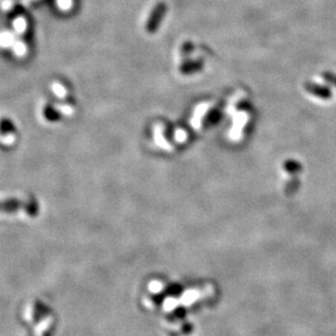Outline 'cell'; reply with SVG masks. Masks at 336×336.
<instances>
[{
  "label": "cell",
  "instance_id": "obj_1",
  "mask_svg": "<svg viewBox=\"0 0 336 336\" xmlns=\"http://www.w3.org/2000/svg\"><path fill=\"white\" fill-rule=\"evenodd\" d=\"M38 211L37 205L33 202L25 203L19 200H5L0 202V212L17 213L22 217H35Z\"/></svg>",
  "mask_w": 336,
  "mask_h": 336
},
{
  "label": "cell",
  "instance_id": "obj_2",
  "mask_svg": "<svg viewBox=\"0 0 336 336\" xmlns=\"http://www.w3.org/2000/svg\"><path fill=\"white\" fill-rule=\"evenodd\" d=\"M303 87H305V89L310 95L316 97V98H320L323 100L332 98V90L327 86L320 85V84L312 82H306L303 84Z\"/></svg>",
  "mask_w": 336,
  "mask_h": 336
},
{
  "label": "cell",
  "instance_id": "obj_3",
  "mask_svg": "<svg viewBox=\"0 0 336 336\" xmlns=\"http://www.w3.org/2000/svg\"><path fill=\"white\" fill-rule=\"evenodd\" d=\"M165 12V6L164 5H159L158 7L154 10V12L152 14V17L149 20V24H148V30L152 31L154 28H157V25L159 23V21L162 19L163 14Z\"/></svg>",
  "mask_w": 336,
  "mask_h": 336
},
{
  "label": "cell",
  "instance_id": "obj_4",
  "mask_svg": "<svg viewBox=\"0 0 336 336\" xmlns=\"http://www.w3.org/2000/svg\"><path fill=\"white\" fill-rule=\"evenodd\" d=\"M203 67H204L203 61H199V60L198 61H190V62L185 63L183 68L181 67V68H182V69H181V71H182V72L185 73V74H190V73H195V72H197V71H200L203 69Z\"/></svg>",
  "mask_w": 336,
  "mask_h": 336
},
{
  "label": "cell",
  "instance_id": "obj_5",
  "mask_svg": "<svg viewBox=\"0 0 336 336\" xmlns=\"http://www.w3.org/2000/svg\"><path fill=\"white\" fill-rule=\"evenodd\" d=\"M207 121L211 122V123H216V122H218L220 119H221V110H219V109H213L211 110V111L208 113V115H207Z\"/></svg>",
  "mask_w": 336,
  "mask_h": 336
},
{
  "label": "cell",
  "instance_id": "obj_6",
  "mask_svg": "<svg viewBox=\"0 0 336 336\" xmlns=\"http://www.w3.org/2000/svg\"><path fill=\"white\" fill-rule=\"evenodd\" d=\"M322 79L324 80L327 84H329L331 86H334L336 88V74L333 72H329V71H325V72L322 73Z\"/></svg>",
  "mask_w": 336,
  "mask_h": 336
}]
</instances>
